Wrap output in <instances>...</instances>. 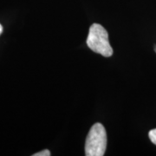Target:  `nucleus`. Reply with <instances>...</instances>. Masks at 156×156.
<instances>
[{"instance_id": "1", "label": "nucleus", "mask_w": 156, "mask_h": 156, "mask_svg": "<svg viewBox=\"0 0 156 156\" xmlns=\"http://www.w3.org/2000/svg\"><path fill=\"white\" fill-rule=\"evenodd\" d=\"M87 45L91 50L105 57H109L114 51L108 41V34L99 23H93L89 28Z\"/></svg>"}, {"instance_id": "2", "label": "nucleus", "mask_w": 156, "mask_h": 156, "mask_svg": "<svg viewBox=\"0 0 156 156\" xmlns=\"http://www.w3.org/2000/svg\"><path fill=\"white\" fill-rule=\"evenodd\" d=\"M107 147V134L105 128L101 123H95L90 128L86 142L85 155L102 156Z\"/></svg>"}, {"instance_id": "3", "label": "nucleus", "mask_w": 156, "mask_h": 156, "mask_svg": "<svg viewBox=\"0 0 156 156\" xmlns=\"http://www.w3.org/2000/svg\"><path fill=\"white\" fill-rule=\"evenodd\" d=\"M148 136H149V139L150 140L156 145V128L155 129H152L149 131V134H148Z\"/></svg>"}, {"instance_id": "4", "label": "nucleus", "mask_w": 156, "mask_h": 156, "mask_svg": "<svg viewBox=\"0 0 156 156\" xmlns=\"http://www.w3.org/2000/svg\"><path fill=\"white\" fill-rule=\"evenodd\" d=\"M50 150L48 149H45V150L41 151V152H38V153H36L34 154L33 156H50Z\"/></svg>"}, {"instance_id": "5", "label": "nucleus", "mask_w": 156, "mask_h": 156, "mask_svg": "<svg viewBox=\"0 0 156 156\" xmlns=\"http://www.w3.org/2000/svg\"><path fill=\"white\" fill-rule=\"evenodd\" d=\"M2 32H3V26H2V24L0 23V35L2 34Z\"/></svg>"}, {"instance_id": "6", "label": "nucleus", "mask_w": 156, "mask_h": 156, "mask_svg": "<svg viewBox=\"0 0 156 156\" xmlns=\"http://www.w3.org/2000/svg\"><path fill=\"white\" fill-rule=\"evenodd\" d=\"M154 50H155V52H156V46H155V47H154Z\"/></svg>"}]
</instances>
